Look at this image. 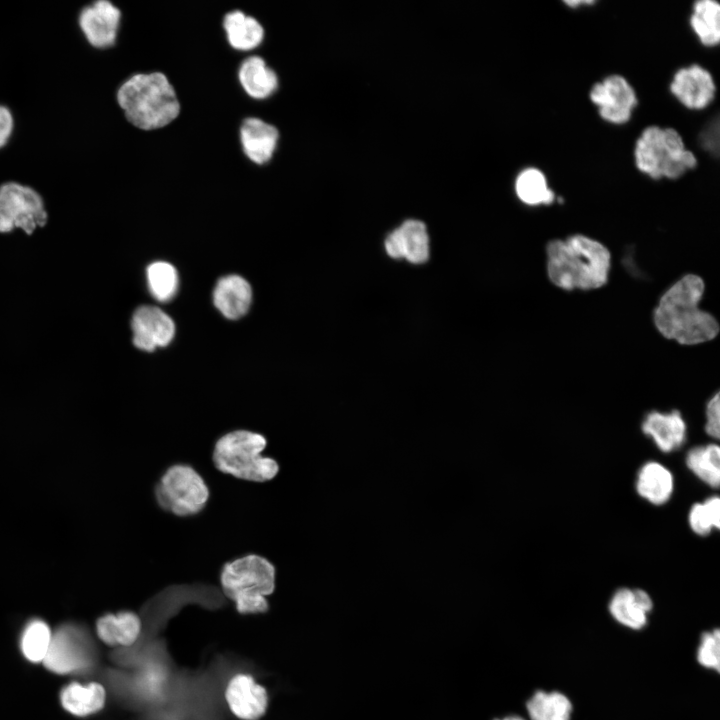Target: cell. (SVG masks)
<instances>
[{
  "label": "cell",
  "mask_w": 720,
  "mask_h": 720,
  "mask_svg": "<svg viewBox=\"0 0 720 720\" xmlns=\"http://www.w3.org/2000/svg\"><path fill=\"white\" fill-rule=\"evenodd\" d=\"M703 293L704 282L695 274L683 276L666 290L653 313L662 336L684 345L704 343L717 336V320L699 308Z\"/></svg>",
  "instance_id": "6da1fadb"
},
{
  "label": "cell",
  "mask_w": 720,
  "mask_h": 720,
  "mask_svg": "<svg viewBox=\"0 0 720 720\" xmlns=\"http://www.w3.org/2000/svg\"><path fill=\"white\" fill-rule=\"evenodd\" d=\"M546 255L548 277L559 288L591 290L607 283L611 255L597 240L581 234L551 240Z\"/></svg>",
  "instance_id": "7a4b0ae2"
},
{
  "label": "cell",
  "mask_w": 720,
  "mask_h": 720,
  "mask_svg": "<svg viewBox=\"0 0 720 720\" xmlns=\"http://www.w3.org/2000/svg\"><path fill=\"white\" fill-rule=\"evenodd\" d=\"M115 100L125 121L144 131L168 125L180 112L175 90L160 72L130 75L117 88Z\"/></svg>",
  "instance_id": "3957f363"
},
{
  "label": "cell",
  "mask_w": 720,
  "mask_h": 720,
  "mask_svg": "<svg viewBox=\"0 0 720 720\" xmlns=\"http://www.w3.org/2000/svg\"><path fill=\"white\" fill-rule=\"evenodd\" d=\"M225 596L235 602L241 614L264 613L269 609L267 596L276 586L275 566L258 554H247L227 561L220 571Z\"/></svg>",
  "instance_id": "277c9868"
},
{
  "label": "cell",
  "mask_w": 720,
  "mask_h": 720,
  "mask_svg": "<svg viewBox=\"0 0 720 720\" xmlns=\"http://www.w3.org/2000/svg\"><path fill=\"white\" fill-rule=\"evenodd\" d=\"M267 447L264 435L250 430H234L222 435L212 451L216 469L234 478L267 482L279 473V463L272 457L262 455Z\"/></svg>",
  "instance_id": "5b68a950"
},
{
  "label": "cell",
  "mask_w": 720,
  "mask_h": 720,
  "mask_svg": "<svg viewBox=\"0 0 720 720\" xmlns=\"http://www.w3.org/2000/svg\"><path fill=\"white\" fill-rule=\"evenodd\" d=\"M635 164L654 180L677 179L697 165V158L686 149L682 136L673 128L646 127L635 143Z\"/></svg>",
  "instance_id": "8992f818"
},
{
  "label": "cell",
  "mask_w": 720,
  "mask_h": 720,
  "mask_svg": "<svg viewBox=\"0 0 720 720\" xmlns=\"http://www.w3.org/2000/svg\"><path fill=\"white\" fill-rule=\"evenodd\" d=\"M158 506L177 517L200 513L207 505L210 491L204 478L189 464H173L154 487Z\"/></svg>",
  "instance_id": "52a82bcc"
},
{
  "label": "cell",
  "mask_w": 720,
  "mask_h": 720,
  "mask_svg": "<svg viewBox=\"0 0 720 720\" xmlns=\"http://www.w3.org/2000/svg\"><path fill=\"white\" fill-rule=\"evenodd\" d=\"M47 223L46 205L37 190L13 181L0 185V233L19 229L32 235Z\"/></svg>",
  "instance_id": "ba28073f"
},
{
  "label": "cell",
  "mask_w": 720,
  "mask_h": 720,
  "mask_svg": "<svg viewBox=\"0 0 720 720\" xmlns=\"http://www.w3.org/2000/svg\"><path fill=\"white\" fill-rule=\"evenodd\" d=\"M121 8L109 0H94L84 4L77 15V26L85 42L95 50L112 49L122 27Z\"/></svg>",
  "instance_id": "9c48e42d"
},
{
  "label": "cell",
  "mask_w": 720,
  "mask_h": 720,
  "mask_svg": "<svg viewBox=\"0 0 720 720\" xmlns=\"http://www.w3.org/2000/svg\"><path fill=\"white\" fill-rule=\"evenodd\" d=\"M589 97L598 107L601 118L613 124L628 122L638 103L634 88L619 74L609 75L595 83Z\"/></svg>",
  "instance_id": "30bf717a"
},
{
  "label": "cell",
  "mask_w": 720,
  "mask_h": 720,
  "mask_svg": "<svg viewBox=\"0 0 720 720\" xmlns=\"http://www.w3.org/2000/svg\"><path fill=\"white\" fill-rule=\"evenodd\" d=\"M43 662L56 673L85 668L89 664L88 642L77 628L63 626L52 636Z\"/></svg>",
  "instance_id": "8fae6325"
},
{
  "label": "cell",
  "mask_w": 720,
  "mask_h": 720,
  "mask_svg": "<svg viewBox=\"0 0 720 720\" xmlns=\"http://www.w3.org/2000/svg\"><path fill=\"white\" fill-rule=\"evenodd\" d=\"M670 91L685 107L701 110L713 101L716 86L707 69L699 64H692L675 72Z\"/></svg>",
  "instance_id": "7c38bea8"
},
{
  "label": "cell",
  "mask_w": 720,
  "mask_h": 720,
  "mask_svg": "<svg viewBox=\"0 0 720 720\" xmlns=\"http://www.w3.org/2000/svg\"><path fill=\"white\" fill-rule=\"evenodd\" d=\"M133 344L146 351L157 346H166L175 334L172 319L161 309L154 306H141L132 317Z\"/></svg>",
  "instance_id": "4fadbf2b"
},
{
  "label": "cell",
  "mask_w": 720,
  "mask_h": 720,
  "mask_svg": "<svg viewBox=\"0 0 720 720\" xmlns=\"http://www.w3.org/2000/svg\"><path fill=\"white\" fill-rule=\"evenodd\" d=\"M225 698L232 713L242 720H258L268 705L266 689L247 674H237L230 680Z\"/></svg>",
  "instance_id": "5bb4252c"
},
{
  "label": "cell",
  "mask_w": 720,
  "mask_h": 720,
  "mask_svg": "<svg viewBox=\"0 0 720 720\" xmlns=\"http://www.w3.org/2000/svg\"><path fill=\"white\" fill-rule=\"evenodd\" d=\"M641 429L664 453L680 448L687 437V425L678 410L649 412L642 421Z\"/></svg>",
  "instance_id": "9a60e30c"
},
{
  "label": "cell",
  "mask_w": 720,
  "mask_h": 720,
  "mask_svg": "<svg viewBox=\"0 0 720 720\" xmlns=\"http://www.w3.org/2000/svg\"><path fill=\"white\" fill-rule=\"evenodd\" d=\"M609 612L620 624L640 630L647 624V615L653 608L650 595L642 589L619 588L609 602Z\"/></svg>",
  "instance_id": "2e32d148"
},
{
  "label": "cell",
  "mask_w": 720,
  "mask_h": 720,
  "mask_svg": "<svg viewBox=\"0 0 720 720\" xmlns=\"http://www.w3.org/2000/svg\"><path fill=\"white\" fill-rule=\"evenodd\" d=\"M278 138L277 129L258 118L244 120L240 128V140L245 155L259 165L272 158Z\"/></svg>",
  "instance_id": "e0dca14e"
},
{
  "label": "cell",
  "mask_w": 720,
  "mask_h": 720,
  "mask_svg": "<svg viewBox=\"0 0 720 720\" xmlns=\"http://www.w3.org/2000/svg\"><path fill=\"white\" fill-rule=\"evenodd\" d=\"M635 487L638 495L653 505L669 501L674 491L672 472L657 461H648L637 473Z\"/></svg>",
  "instance_id": "ac0fdd59"
},
{
  "label": "cell",
  "mask_w": 720,
  "mask_h": 720,
  "mask_svg": "<svg viewBox=\"0 0 720 720\" xmlns=\"http://www.w3.org/2000/svg\"><path fill=\"white\" fill-rule=\"evenodd\" d=\"M252 291L249 283L238 275L221 278L213 293L214 305L228 319L243 316L251 303Z\"/></svg>",
  "instance_id": "d6986e66"
},
{
  "label": "cell",
  "mask_w": 720,
  "mask_h": 720,
  "mask_svg": "<svg viewBox=\"0 0 720 720\" xmlns=\"http://www.w3.org/2000/svg\"><path fill=\"white\" fill-rule=\"evenodd\" d=\"M238 76L244 91L255 99L269 97L278 87L277 75L259 56L245 59L240 66Z\"/></svg>",
  "instance_id": "ffe728a7"
},
{
  "label": "cell",
  "mask_w": 720,
  "mask_h": 720,
  "mask_svg": "<svg viewBox=\"0 0 720 720\" xmlns=\"http://www.w3.org/2000/svg\"><path fill=\"white\" fill-rule=\"evenodd\" d=\"M140 631V618L130 611H123L117 615L106 614L97 621L98 636L109 645H131L138 638Z\"/></svg>",
  "instance_id": "44dd1931"
},
{
  "label": "cell",
  "mask_w": 720,
  "mask_h": 720,
  "mask_svg": "<svg viewBox=\"0 0 720 720\" xmlns=\"http://www.w3.org/2000/svg\"><path fill=\"white\" fill-rule=\"evenodd\" d=\"M229 44L237 50H252L264 38V29L253 17L241 11L228 13L223 22Z\"/></svg>",
  "instance_id": "7402d4cb"
},
{
  "label": "cell",
  "mask_w": 720,
  "mask_h": 720,
  "mask_svg": "<svg viewBox=\"0 0 720 720\" xmlns=\"http://www.w3.org/2000/svg\"><path fill=\"white\" fill-rule=\"evenodd\" d=\"M61 702L70 713L85 716L103 708L105 690L102 685L95 682L85 686L74 682L62 690Z\"/></svg>",
  "instance_id": "603a6c76"
},
{
  "label": "cell",
  "mask_w": 720,
  "mask_h": 720,
  "mask_svg": "<svg viewBox=\"0 0 720 720\" xmlns=\"http://www.w3.org/2000/svg\"><path fill=\"white\" fill-rule=\"evenodd\" d=\"M689 22L704 46L718 45L720 41V5L717 1H696Z\"/></svg>",
  "instance_id": "cb8c5ba5"
},
{
  "label": "cell",
  "mask_w": 720,
  "mask_h": 720,
  "mask_svg": "<svg viewBox=\"0 0 720 720\" xmlns=\"http://www.w3.org/2000/svg\"><path fill=\"white\" fill-rule=\"evenodd\" d=\"M686 466L702 482L718 488L720 482V447L716 443L691 448L686 455Z\"/></svg>",
  "instance_id": "d4e9b609"
},
{
  "label": "cell",
  "mask_w": 720,
  "mask_h": 720,
  "mask_svg": "<svg viewBox=\"0 0 720 720\" xmlns=\"http://www.w3.org/2000/svg\"><path fill=\"white\" fill-rule=\"evenodd\" d=\"M526 708L531 720H570L572 703L561 692L538 690L527 701Z\"/></svg>",
  "instance_id": "484cf974"
},
{
  "label": "cell",
  "mask_w": 720,
  "mask_h": 720,
  "mask_svg": "<svg viewBox=\"0 0 720 720\" xmlns=\"http://www.w3.org/2000/svg\"><path fill=\"white\" fill-rule=\"evenodd\" d=\"M518 198L525 204L549 205L554 201L553 190L548 188L545 175L537 168H526L520 172L515 182Z\"/></svg>",
  "instance_id": "4316f807"
},
{
  "label": "cell",
  "mask_w": 720,
  "mask_h": 720,
  "mask_svg": "<svg viewBox=\"0 0 720 720\" xmlns=\"http://www.w3.org/2000/svg\"><path fill=\"white\" fill-rule=\"evenodd\" d=\"M403 250V257L420 264L429 257V237L423 222L415 219L405 221L397 228Z\"/></svg>",
  "instance_id": "83f0119b"
},
{
  "label": "cell",
  "mask_w": 720,
  "mask_h": 720,
  "mask_svg": "<svg viewBox=\"0 0 720 720\" xmlns=\"http://www.w3.org/2000/svg\"><path fill=\"white\" fill-rule=\"evenodd\" d=\"M691 530L699 536H707L720 528V499L713 495L703 502L692 505L688 514Z\"/></svg>",
  "instance_id": "f1b7e54d"
},
{
  "label": "cell",
  "mask_w": 720,
  "mask_h": 720,
  "mask_svg": "<svg viewBox=\"0 0 720 720\" xmlns=\"http://www.w3.org/2000/svg\"><path fill=\"white\" fill-rule=\"evenodd\" d=\"M147 281L151 294L158 301L166 302L176 293L177 271L170 263L154 262L147 268Z\"/></svg>",
  "instance_id": "f546056e"
},
{
  "label": "cell",
  "mask_w": 720,
  "mask_h": 720,
  "mask_svg": "<svg viewBox=\"0 0 720 720\" xmlns=\"http://www.w3.org/2000/svg\"><path fill=\"white\" fill-rule=\"evenodd\" d=\"M51 638L50 629L45 622L41 620L30 622L22 637V651L25 657L33 662L44 660Z\"/></svg>",
  "instance_id": "4dcf8cb0"
},
{
  "label": "cell",
  "mask_w": 720,
  "mask_h": 720,
  "mask_svg": "<svg viewBox=\"0 0 720 720\" xmlns=\"http://www.w3.org/2000/svg\"><path fill=\"white\" fill-rule=\"evenodd\" d=\"M697 661L702 666L719 672L720 666V632L718 629L705 631L701 634L697 649Z\"/></svg>",
  "instance_id": "1f68e13d"
},
{
  "label": "cell",
  "mask_w": 720,
  "mask_h": 720,
  "mask_svg": "<svg viewBox=\"0 0 720 720\" xmlns=\"http://www.w3.org/2000/svg\"><path fill=\"white\" fill-rule=\"evenodd\" d=\"M705 432L715 440L720 436V399L717 392L706 404Z\"/></svg>",
  "instance_id": "d6a6232c"
},
{
  "label": "cell",
  "mask_w": 720,
  "mask_h": 720,
  "mask_svg": "<svg viewBox=\"0 0 720 720\" xmlns=\"http://www.w3.org/2000/svg\"><path fill=\"white\" fill-rule=\"evenodd\" d=\"M699 143L707 152L717 155L719 150V120L712 119L699 135Z\"/></svg>",
  "instance_id": "836d02e7"
},
{
  "label": "cell",
  "mask_w": 720,
  "mask_h": 720,
  "mask_svg": "<svg viewBox=\"0 0 720 720\" xmlns=\"http://www.w3.org/2000/svg\"><path fill=\"white\" fill-rule=\"evenodd\" d=\"M15 121L11 110L0 104V150L5 148L14 132Z\"/></svg>",
  "instance_id": "e575fe53"
},
{
  "label": "cell",
  "mask_w": 720,
  "mask_h": 720,
  "mask_svg": "<svg viewBox=\"0 0 720 720\" xmlns=\"http://www.w3.org/2000/svg\"><path fill=\"white\" fill-rule=\"evenodd\" d=\"M564 3L568 6H570L571 8H575L581 4H588V5L593 4L594 1H590V0H584V1L583 0H573V1H571L570 0V1H564Z\"/></svg>",
  "instance_id": "d590c367"
},
{
  "label": "cell",
  "mask_w": 720,
  "mask_h": 720,
  "mask_svg": "<svg viewBox=\"0 0 720 720\" xmlns=\"http://www.w3.org/2000/svg\"><path fill=\"white\" fill-rule=\"evenodd\" d=\"M495 720H525V719H523L522 717L517 716V715H510V716L504 717L503 719H495Z\"/></svg>",
  "instance_id": "8d00e7d4"
}]
</instances>
